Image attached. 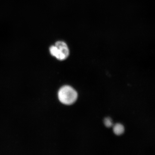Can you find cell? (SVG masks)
Instances as JSON below:
<instances>
[{
    "label": "cell",
    "instance_id": "obj_1",
    "mask_svg": "<svg viewBox=\"0 0 155 155\" xmlns=\"http://www.w3.org/2000/svg\"><path fill=\"white\" fill-rule=\"evenodd\" d=\"M49 52L53 57L59 61L66 60L69 55V50L65 42L62 41H56L49 48Z\"/></svg>",
    "mask_w": 155,
    "mask_h": 155
},
{
    "label": "cell",
    "instance_id": "obj_2",
    "mask_svg": "<svg viewBox=\"0 0 155 155\" xmlns=\"http://www.w3.org/2000/svg\"><path fill=\"white\" fill-rule=\"evenodd\" d=\"M78 94L76 91L71 86H64L58 92V98L62 104L71 105L77 100Z\"/></svg>",
    "mask_w": 155,
    "mask_h": 155
},
{
    "label": "cell",
    "instance_id": "obj_3",
    "mask_svg": "<svg viewBox=\"0 0 155 155\" xmlns=\"http://www.w3.org/2000/svg\"><path fill=\"white\" fill-rule=\"evenodd\" d=\"M113 130H114V133L116 135H120L124 133L125 128H124L123 125L118 123V124H116L114 125Z\"/></svg>",
    "mask_w": 155,
    "mask_h": 155
},
{
    "label": "cell",
    "instance_id": "obj_4",
    "mask_svg": "<svg viewBox=\"0 0 155 155\" xmlns=\"http://www.w3.org/2000/svg\"><path fill=\"white\" fill-rule=\"evenodd\" d=\"M104 123L107 127H110L113 126V122L110 118H106L104 120Z\"/></svg>",
    "mask_w": 155,
    "mask_h": 155
}]
</instances>
